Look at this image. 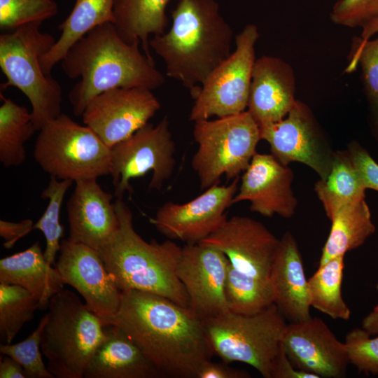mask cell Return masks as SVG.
Masks as SVG:
<instances>
[{
    "label": "cell",
    "mask_w": 378,
    "mask_h": 378,
    "mask_svg": "<svg viewBox=\"0 0 378 378\" xmlns=\"http://www.w3.org/2000/svg\"><path fill=\"white\" fill-rule=\"evenodd\" d=\"M37 309L38 300L25 288L0 284V337L3 344H10Z\"/></svg>",
    "instance_id": "33"
},
{
    "label": "cell",
    "mask_w": 378,
    "mask_h": 378,
    "mask_svg": "<svg viewBox=\"0 0 378 378\" xmlns=\"http://www.w3.org/2000/svg\"><path fill=\"white\" fill-rule=\"evenodd\" d=\"M344 259L340 255L318 265L308 279V287L311 307L333 319L347 321L351 310L342 294Z\"/></svg>",
    "instance_id": "30"
},
{
    "label": "cell",
    "mask_w": 378,
    "mask_h": 378,
    "mask_svg": "<svg viewBox=\"0 0 378 378\" xmlns=\"http://www.w3.org/2000/svg\"><path fill=\"white\" fill-rule=\"evenodd\" d=\"M362 328L372 335H378V310L374 309L363 319Z\"/></svg>",
    "instance_id": "44"
},
{
    "label": "cell",
    "mask_w": 378,
    "mask_h": 378,
    "mask_svg": "<svg viewBox=\"0 0 378 378\" xmlns=\"http://www.w3.org/2000/svg\"><path fill=\"white\" fill-rule=\"evenodd\" d=\"M113 0H76L67 18L59 25L61 35L50 48L41 57L44 73L50 71L61 62L70 48L96 27L113 22Z\"/></svg>",
    "instance_id": "26"
},
{
    "label": "cell",
    "mask_w": 378,
    "mask_h": 378,
    "mask_svg": "<svg viewBox=\"0 0 378 378\" xmlns=\"http://www.w3.org/2000/svg\"><path fill=\"white\" fill-rule=\"evenodd\" d=\"M48 313L40 320L36 328L23 341L16 344H1L0 352L19 363L27 378H55L41 357V341Z\"/></svg>",
    "instance_id": "36"
},
{
    "label": "cell",
    "mask_w": 378,
    "mask_h": 378,
    "mask_svg": "<svg viewBox=\"0 0 378 378\" xmlns=\"http://www.w3.org/2000/svg\"><path fill=\"white\" fill-rule=\"evenodd\" d=\"M202 322L214 353L225 363H244L263 377L272 378L286 326L274 303L255 314L227 311Z\"/></svg>",
    "instance_id": "7"
},
{
    "label": "cell",
    "mask_w": 378,
    "mask_h": 378,
    "mask_svg": "<svg viewBox=\"0 0 378 378\" xmlns=\"http://www.w3.org/2000/svg\"><path fill=\"white\" fill-rule=\"evenodd\" d=\"M248 372L232 368L227 364L212 362L203 363L197 370L196 378H248Z\"/></svg>",
    "instance_id": "40"
},
{
    "label": "cell",
    "mask_w": 378,
    "mask_h": 378,
    "mask_svg": "<svg viewBox=\"0 0 378 378\" xmlns=\"http://www.w3.org/2000/svg\"><path fill=\"white\" fill-rule=\"evenodd\" d=\"M118 34L112 22L90 30L67 51L61 61L64 73L79 81L69 93L74 114L81 116L96 96L118 88L162 86L165 78L139 48Z\"/></svg>",
    "instance_id": "2"
},
{
    "label": "cell",
    "mask_w": 378,
    "mask_h": 378,
    "mask_svg": "<svg viewBox=\"0 0 378 378\" xmlns=\"http://www.w3.org/2000/svg\"><path fill=\"white\" fill-rule=\"evenodd\" d=\"M365 189L378 191V164L357 141H352L347 150Z\"/></svg>",
    "instance_id": "39"
},
{
    "label": "cell",
    "mask_w": 378,
    "mask_h": 378,
    "mask_svg": "<svg viewBox=\"0 0 378 378\" xmlns=\"http://www.w3.org/2000/svg\"><path fill=\"white\" fill-rule=\"evenodd\" d=\"M228 310L233 313L251 315L274 304V295L270 280L244 274L230 262L225 285Z\"/></svg>",
    "instance_id": "31"
},
{
    "label": "cell",
    "mask_w": 378,
    "mask_h": 378,
    "mask_svg": "<svg viewBox=\"0 0 378 378\" xmlns=\"http://www.w3.org/2000/svg\"><path fill=\"white\" fill-rule=\"evenodd\" d=\"M374 309L378 310V304H377V306L374 307Z\"/></svg>",
    "instance_id": "46"
},
{
    "label": "cell",
    "mask_w": 378,
    "mask_h": 378,
    "mask_svg": "<svg viewBox=\"0 0 378 378\" xmlns=\"http://www.w3.org/2000/svg\"><path fill=\"white\" fill-rule=\"evenodd\" d=\"M272 378H319L295 368L284 351L281 344L280 351L276 358Z\"/></svg>",
    "instance_id": "42"
},
{
    "label": "cell",
    "mask_w": 378,
    "mask_h": 378,
    "mask_svg": "<svg viewBox=\"0 0 378 378\" xmlns=\"http://www.w3.org/2000/svg\"><path fill=\"white\" fill-rule=\"evenodd\" d=\"M0 284L25 288L38 300L41 310L48 308L52 297L64 286L57 269L45 258L38 241L0 260Z\"/></svg>",
    "instance_id": "24"
},
{
    "label": "cell",
    "mask_w": 378,
    "mask_h": 378,
    "mask_svg": "<svg viewBox=\"0 0 378 378\" xmlns=\"http://www.w3.org/2000/svg\"><path fill=\"white\" fill-rule=\"evenodd\" d=\"M292 66L280 57L262 55L254 63L246 111L259 127L285 118L297 102Z\"/></svg>",
    "instance_id": "21"
},
{
    "label": "cell",
    "mask_w": 378,
    "mask_h": 378,
    "mask_svg": "<svg viewBox=\"0 0 378 378\" xmlns=\"http://www.w3.org/2000/svg\"><path fill=\"white\" fill-rule=\"evenodd\" d=\"M260 139L270 146L272 155L281 164L297 162L325 179L332 167L333 151L312 111L297 101L282 120L260 127Z\"/></svg>",
    "instance_id": "12"
},
{
    "label": "cell",
    "mask_w": 378,
    "mask_h": 378,
    "mask_svg": "<svg viewBox=\"0 0 378 378\" xmlns=\"http://www.w3.org/2000/svg\"><path fill=\"white\" fill-rule=\"evenodd\" d=\"M41 350L55 378H83L94 351L106 338L102 320L73 291L62 290L50 300Z\"/></svg>",
    "instance_id": "5"
},
{
    "label": "cell",
    "mask_w": 378,
    "mask_h": 378,
    "mask_svg": "<svg viewBox=\"0 0 378 378\" xmlns=\"http://www.w3.org/2000/svg\"><path fill=\"white\" fill-rule=\"evenodd\" d=\"M74 182L72 180H59L50 176L47 187L41 194V198L48 200V205L41 217L33 226V230H39L43 232L46 239L44 256L54 266L64 234L60 223L61 209L65 195Z\"/></svg>",
    "instance_id": "32"
},
{
    "label": "cell",
    "mask_w": 378,
    "mask_h": 378,
    "mask_svg": "<svg viewBox=\"0 0 378 378\" xmlns=\"http://www.w3.org/2000/svg\"><path fill=\"white\" fill-rule=\"evenodd\" d=\"M41 24H26L0 35V68L6 78L1 88L15 87L27 97L37 130L62 113V100L60 85L41 66V56L56 41L40 30Z\"/></svg>",
    "instance_id": "6"
},
{
    "label": "cell",
    "mask_w": 378,
    "mask_h": 378,
    "mask_svg": "<svg viewBox=\"0 0 378 378\" xmlns=\"http://www.w3.org/2000/svg\"><path fill=\"white\" fill-rule=\"evenodd\" d=\"M170 0H113V24L127 43H141L150 59L149 37L165 32L169 24L166 14Z\"/></svg>",
    "instance_id": "25"
},
{
    "label": "cell",
    "mask_w": 378,
    "mask_h": 378,
    "mask_svg": "<svg viewBox=\"0 0 378 378\" xmlns=\"http://www.w3.org/2000/svg\"><path fill=\"white\" fill-rule=\"evenodd\" d=\"M106 338L97 348L85 378H156L161 377L139 347L117 326H105Z\"/></svg>",
    "instance_id": "23"
},
{
    "label": "cell",
    "mask_w": 378,
    "mask_h": 378,
    "mask_svg": "<svg viewBox=\"0 0 378 378\" xmlns=\"http://www.w3.org/2000/svg\"><path fill=\"white\" fill-rule=\"evenodd\" d=\"M111 325L139 347L160 376L196 378L214 353L202 320L188 307L146 292H122Z\"/></svg>",
    "instance_id": "1"
},
{
    "label": "cell",
    "mask_w": 378,
    "mask_h": 378,
    "mask_svg": "<svg viewBox=\"0 0 378 378\" xmlns=\"http://www.w3.org/2000/svg\"><path fill=\"white\" fill-rule=\"evenodd\" d=\"M161 104L145 88H118L94 97L82 114L89 127L111 148L148 123Z\"/></svg>",
    "instance_id": "14"
},
{
    "label": "cell",
    "mask_w": 378,
    "mask_h": 378,
    "mask_svg": "<svg viewBox=\"0 0 378 378\" xmlns=\"http://www.w3.org/2000/svg\"><path fill=\"white\" fill-rule=\"evenodd\" d=\"M361 29L360 38L363 41L371 38L374 34H378V19L372 20Z\"/></svg>",
    "instance_id": "45"
},
{
    "label": "cell",
    "mask_w": 378,
    "mask_h": 378,
    "mask_svg": "<svg viewBox=\"0 0 378 378\" xmlns=\"http://www.w3.org/2000/svg\"><path fill=\"white\" fill-rule=\"evenodd\" d=\"M238 182L239 177L227 186L214 184L184 204L167 202L150 222L170 239L187 244L201 242L227 219L225 211L232 205Z\"/></svg>",
    "instance_id": "15"
},
{
    "label": "cell",
    "mask_w": 378,
    "mask_h": 378,
    "mask_svg": "<svg viewBox=\"0 0 378 378\" xmlns=\"http://www.w3.org/2000/svg\"><path fill=\"white\" fill-rule=\"evenodd\" d=\"M38 131L34 158L50 176L75 182L110 175L111 148L89 127L61 113Z\"/></svg>",
    "instance_id": "9"
},
{
    "label": "cell",
    "mask_w": 378,
    "mask_h": 378,
    "mask_svg": "<svg viewBox=\"0 0 378 378\" xmlns=\"http://www.w3.org/2000/svg\"><path fill=\"white\" fill-rule=\"evenodd\" d=\"M314 190L330 220L342 207L365 199V188L346 150L335 151L330 172Z\"/></svg>",
    "instance_id": "28"
},
{
    "label": "cell",
    "mask_w": 378,
    "mask_h": 378,
    "mask_svg": "<svg viewBox=\"0 0 378 378\" xmlns=\"http://www.w3.org/2000/svg\"><path fill=\"white\" fill-rule=\"evenodd\" d=\"M0 162L5 167H18L27 158L24 144L37 131L31 112L1 93Z\"/></svg>",
    "instance_id": "29"
},
{
    "label": "cell",
    "mask_w": 378,
    "mask_h": 378,
    "mask_svg": "<svg viewBox=\"0 0 378 378\" xmlns=\"http://www.w3.org/2000/svg\"><path fill=\"white\" fill-rule=\"evenodd\" d=\"M197 144L191 164L202 190L239 177L249 165L260 139V127L245 111L238 114L194 122Z\"/></svg>",
    "instance_id": "8"
},
{
    "label": "cell",
    "mask_w": 378,
    "mask_h": 378,
    "mask_svg": "<svg viewBox=\"0 0 378 378\" xmlns=\"http://www.w3.org/2000/svg\"><path fill=\"white\" fill-rule=\"evenodd\" d=\"M1 356L0 378H27L22 366L13 358Z\"/></svg>",
    "instance_id": "43"
},
{
    "label": "cell",
    "mask_w": 378,
    "mask_h": 378,
    "mask_svg": "<svg viewBox=\"0 0 378 378\" xmlns=\"http://www.w3.org/2000/svg\"><path fill=\"white\" fill-rule=\"evenodd\" d=\"M229 262L223 252L209 244L182 248L177 275L188 296V308L202 320L229 311L225 296Z\"/></svg>",
    "instance_id": "16"
},
{
    "label": "cell",
    "mask_w": 378,
    "mask_h": 378,
    "mask_svg": "<svg viewBox=\"0 0 378 378\" xmlns=\"http://www.w3.org/2000/svg\"><path fill=\"white\" fill-rule=\"evenodd\" d=\"M270 281L274 303L284 318L298 322L311 317L308 279L298 243L289 232L280 239Z\"/></svg>",
    "instance_id": "22"
},
{
    "label": "cell",
    "mask_w": 378,
    "mask_h": 378,
    "mask_svg": "<svg viewBox=\"0 0 378 378\" xmlns=\"http://www.w3.org/2000/svg\"><path fill=\"white\" fill-rule=\"evenodd\" d=\"M330 18L340 26L362 28L378 19V0H338L332 8Z\"/></svg>",
    "instance_id": "38"
},
{
    "label": "cell",
    "mask_w": 378,
    "mask_h": 378,
    "mask_svg": "<svg viewBox=\"0 0 378 378\" xmlns=\"http://www.w3.org/2000/svg\"><path fill=\"white\" fill-rule=\"evenodd\" d=\"M66 204L70 241L87 245L99 251L119 227V219L112 200L97 178L75 181Z\"/></svg>",
    "instance_id": "20"
},
{
    "label": "cell",
    "mask_w": 378,
    "mask_h": 378,
    "mask_svg": "<svg viewBox=\"0 0 378 378\" xmlns=\"http://www.w3.org/2000/svg\"><path fill=\"white\" fill-rule=\"evenodd\" d=\"M34 223L31 219H24L20 222L0 220V236L5 240L4 246L11 248L20 238L33 230Z\"/></svg>",
    "instance_id": "41"
},
{
    "label": "cell",
    "mask_w": 378,
    "mask_h": 378,
    "mask_svg": "<svg viewBox=\"0 0 378 378\" xmlns=\"http://www.w3.org/2000/svg\"><path fill=\"white\" fill-rule=\"evenodd\" d=\"M372 335L364 328H354L345 336L349 363L354 365L360 372L378 375V337Z\"/></svg>",
    "instance_id": "37"
},
{
    "label": "cell",
    "mask_w": 378,
    "mask_h": 378,
    "mask_svg": "<svg viewBox=\"0 0 378 378\" xmlns=\"http://www.w3.org/2000/svg\"><path fill=\"white\" fill-rule=\"evenodd\" d=\"M358 64L369 104L372 132L378 140V35L366 41L354 38L345 71L353 72Z\"/></svg>",
    "instance_id": "34"
},
{
    "label": "cell",
    "mask_w": 378,
    "mask_h": 378,
    "mask_svg": "<svg viewBox=\"0 0 378 378\" xmlns=\"http://www.w3.org/2000/svg\"><path fill=\"white\" fill-rule=\"evenodd\" d=\"M169 30L149 40L167 76L194 98L209 74L232 53L234 31L215 0H178Z\"/></svg>",
    "instance_id": "3"
},
{
    "label": "cell",
    "mask_w": 378,
    "mask_h": 378,
    "mask_svg": "<svg viewBox=\"0 0 378 378\" xmlns=\"http://www.w3.org/2000/svg\"><path fill=\"white\" fill-rule=\"evenodd\" d=\"M281 346L299 370L320 377L342 378L349 364L346 347L317 317L286 324Z\"/></svg>",
    "instance_id": "17"
},
{
    "label": "cell",
    "mask_w": 378,
    "mask_h": 378,
    "mask_svg": "<svg viewBox=\"0 0 378 378\" xmlns=\"http://www.w3.org/2000/svg\"><path fill=\"white\" fill-rule=\"evenodd\" d=\"M57 12L55 0H0V29L9 32L26 24L43 23Z\"/></svg>",
    "instance_id": "35"
},
{
    "label": "cell",
    "mask_w": 378,
    "mask_h": 378,
    "mask_svg": "<svg viewBox=\"0 0 378 378\" xmlns=\"http://www.w3.org/2000/svg\"><path fill=\"white\" fill-rule=\"evenodd\" d=\"M114 204L119 227L98 252L118 288L156 294L188 307V296L177 275L182 248L172 240L146 241L134 227L129 206L118 198Z\"/></svg>",
    "instance_id": "4"
},
{
    "label": "cell",
    "mask_w": 378,
    "mask_h": 378,
    "mask_svg": "<svg viewBox=\"0 0 378 378\" xmlns=\"http://www.w3.org/2000/svg\"><path fill=\"white\" fill-rule=\"evenodd\" d=\"M293 172L272 154L255 153L244 172L232 204L250 203V210L265 217L274 214L290 218L298 206L292 183Z\"/></svg>",
    "instance_id": "19"
},
{
    "label": "cell",
    "mask_w": 378,
    "mask_h": 378,
    "mask_svg": "<svg viewBox=\"0 0 378 378\" xmlns=\"http://www.w3.org/2000/svg\"><path fill=\"white\" fill-rule=\"evenodd\" d=\"M258 38V27L253 24H246L235 36L234 50L209 74L193 98L190 121L246 111Z\"/></svg>",
    "instance_id": "10"
},
{
    "label": "cell",
    "mask_w": 378,
    "mask_h": 378,
    "mask_svg": "<svg viewBox=\"0 0 378 378\" xmlns=\"http://www.w3.org/2000/svg\"><path fill=\"white\" fill-rule=\"evenodd\" d=\"M55 267L64 284L79 293L104 326H111L120 307L122 291L99 253L83 244L63 239Z\"/></svg>",
    "instance_id": "13"
},
{
    "label": "cell",
    "mask_w": 378,
    "mask_h": 378,
    "mask_svg": "<svg viewBox=\"0 0 378 378\" xmlns=\"http://www.w3.org/2000/svg\"><path fill=\"white\" fill-rule=\"evenodd\" d=\"M279 241L261 222L236 216L201 242L223 252L239 272L270 280Z\"/></svg>",
    "instance_id": "18"
},
{
    "label": "cell",
    "mask_w": 378,
    "mask_h": 378,
    "mask_svg": "<svg viewBox=\"0 0 378 378\" xmlns=\"http://www.w3.org/2000/svg\"><path fill=\"white\" fill-rule=\"evenodd\" d=\"M330 220L318 265L361 246L376 230L365 199L342 207Z\"/></svg>",
    "instance_id": "27"
},
{
    "label": "cell",
    "mask_w": 378,
    "mask_h": 378,
    "mask_svg": "<svg viewBox=\"0 0 378 378\" xmlns=\"http://www.w3.org/2000/svg\"><path fill=\"white\" fill-rule=\"evenodd\" d=\"M175 144L165 115L157 125L147 123L126 139L111 148L113 195L122 199L132 192L130 181L149 172L148 189L160 190L172 176L176 160Z\"/></svg>",
    "instance_id": "11"
}]
</instances>
